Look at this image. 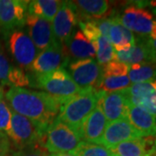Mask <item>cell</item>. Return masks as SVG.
<instances>
[{
	"label": "cell",
	"instance_id": "1",
	"mask_svg": "<svg viewBox=\"0 0 156 156\" xmlns=\"http://www.w3.org/2000/svg\"><path fill=\"white\" fill-rule=\"evenodd\" d=\"M5 97L12 111L46 129L56 120L65 101L46 92L32 91L14 86H11L6 92Z\"/></svg>",
	"mask_w": 156,
	"mask_h": 156
},
{
	"label": "cell",
	"instance_id": "2",
	"mask_svg": "<svg viewBox=\"0 0 156 156\" xmlns=\"http://www.w3.org/2000/svg\"><path fill=\"white\" fill-rule=\"evenodd\" d=\"M98 98L99 92L95 89H84L78 95L64 101L56 118L79 134L85 119L96 108Z\"/></svg>",
	"mask_w": 156,
	"mask_h": 156
},
{
	"label": "cell",
	"instance_id": "3",
	"mask_svg": "<svg viewBox=\"0 0 156 156\" xmlns=\"http://www.w3.org/2000/svg\"><path fill=\"white\" fill-rule=\"evenodd\" d=\"M46 130L37 122L12 111L11 125L6 134L16 149L19 150L36 145L44 147Z\"/></svg>",
	"mask_w": 156,
	"mask_h": 156
},
{
	"label": "cell",
	"instance_id": "4",
	"mask_svg": "<svg viewBox=\"0 0 156 156\" xmlns=\"http://www.w3.org/2000/svg\"><path fill=\"white\" fill-rule=\"evenodd\" d=\"M82 141L74 129L56 118L46 130L44 148L50 153H73Z\"/></svg>",
	"mask_w": 156,
	"mask_h": 156
},
{
	"label": "cell",
	"instance_id": "5",
	"mask_svg": "<svg viewBox=\"0 0 156 156\" xmlns=\"http://www.w3.org/2000/svg\"><path fill=\"white\" fill-rule=\"evenodd\" d=\"M37 83L38 88L45 90L46 93L63 100L78 95L84 89L79 87L62 68L37 76Z\"/></svg>",
	"mask_w": 156,
	"mask_h": 156
},
{
	"label": "cell",
	"instance_id": "6",
	"mask_svg": "<svg viewBox=\"0 0 156 156\" xmlns=\"http://www.w3.org/2000/svg\"><path fill=\"white\" fill-rule=\"evenodd\" d=\"M11 54L20 69H29L37 56V50L32 40L23 30H16L6 35Z\"/></svg>",
	"mask_w": 156,
	"mask_h": 156
},
{
	"label": "cell",
	"instance_id": "7",
	"mask_svg": "<svg viewBox=\"0 0 156 156\" xmlns=\"http://www.w3.org/2000/svg\"><path fill=\"white\" fill-rule=\"evenodd\" d=\"M30 1L0 0V31L7 35L25 24Z\"/></svg>",
	"mask_w": 156,
	"mask_h": 156
},
{
	"label": "cell",
	"instance_id": "8",
	"mask_svg": "<svg viewBox=\"0 0 156 156\" xmlns=\"http://www.w3.org/2000/svg\"><path fill=\"white\" fill-rule=\"evenodd\" d=\"M68 69L73 81L82 89H95L103 77L102 67L93 58L70 62Z\"/></svg>",
	"mask_w": 156,
	"mask_h": 156
},
{
	"label": "cell",
	"instance_id": "9",
	"mask_svg": "<svg viewBox=\"0 0 156 156\" xmlns=\"http://www.w3.org/2000/svg\"><path fill=\"white\" fill-rule=\"evenodd\" d=\"M69 60L64 56L62 45L56 42L48 49L38 54L32 62L30 69L37 76L52 72L68 66Z\"/></svg>",
	"mask_w": 156,
	"mask_h": 156
},
{
	"label": "cell",
	"instance_id": "10",
	"mask_svg": "<svg viewBox=\"0 0 156 156\" xmlns=\"http://www.w3.org/2000/svg\"><path fill=\"white\" fill-rule=\"evenodd\" d=\"M97 105L102 110L108 122L127 119L129 101L122 90L105 92L100 90Z\"/></svg>",
	"mask_w": 156,
	"mask_h": 156
},
{
	"label": "cell",
	"instance_id": "11",
	"mask_svg": "<svg viewBox=\"0 0 156 156\" xmlns=\"http://www.w3.org/2000/svg\"><path fill=\"white\" fill-rule=\"evenodd\" d=\"M76 6L70 1H62L52 23V31L54 37L62 44L73 33V30L78 23Z\"/></svg>",
	"mask_w": 156,
	"mask_h": 156
},
{
	"label": "cell",
	"instance_id": "12",
	"mask_svg": "<svg viewBox=\"0 0 156 156\" xmlns=\"http://www.w3.org/2000/svg\"><path fill=\"white\" fill-rule=\"evenodd\" d=\"M115 17L125 28L142 37L150 34L154 23L153 15L150 12L136 6H128L121 16Z\"/></svg>",
	"mask_w": 156,
	"mask_h": 156
},
{
	"label": "cell",
	"instance_id": "13",
	"mask_svg": "<svg viewBox=\"0 0 156 156\" xmlns=\"http://www.w3.org/2000/svg\"><path fill=\"white\" fill-rule=\"evenodd\" d=\"M140 138H142V136L130 124L128 119H121L107 125L99 144L110 148L123 141Z\"/></svg>",
	"mask_w": 156,
	"mask_h": 156
},
{
	"label": "cell",
	"instance_id": "14",
	"mask_svg": "<svg viewBox=\"0 0 156 156\" xmlns=\"http://www.w3.org/2000/svg\"><path fill=\"white\" fill-rule=\"evenodd\" d=\"M123 91L128 97L129 104L156 115V90L151 83H133Z\"/></svg>",
	"mask_w": 156,
	"mask_h": 156
},
{
	"label": "cell",
	"instance_id": "15",
	"mask_svg": "<svg viewBox=\"0 0 156 156\" xmlns=\"http://www.w3.org/2000/svg\"><path fill=\"white\" fill-rule=\"evenodd\" d=\"M25 24L28 27L29 37L38 50H46L57 42L54 37L52 26L47 20L27 14Z\"/></svg>",
	"mask_w": 156,
	"mask_h": 156
},
{
	"label": "cell",
	"instance_id": "16",
	"mask_svg": "<svg viewBox=\"0 0 156 156\" xmlns=\"http://www.w3.org/2000/svg\"><path fill=\"white\" fill-rule=\"evenodd\" d=\"M154 137L148 136L123 141L108 149L113 156H154L156 154Z\"/></svg>",
	"mask_w": 156,
	"mask_h": 156
},
{
	"label": "cell",
	"instance_id": "17",
	"mask_svg": "<svg viewBox=\"0 0 156 156\" xmlns=\"http://www.w3.org/2000/svg\"><path fill=\"white\" fill-rule=\"evenodd\" d=\"M62 51L69 60H81L93 58L95 56V50L92 43L82 32L76 30L62 44Z\"/></svg>",
	"mask_w": 156,
	"mask_h": 156
},
{
	"label": "cell",
	"instance_id": "18",
	"mask_svg": "<svg viewBox=\"0 0 156 156\" xmlns=\"http://www.w3.org/2000/svg\"><path fill=\"white\" fill-rule=\"evenodd\" d=\"M108 125V120L101 108L96 106L93 112L85 119L79 131L83 141L98 143Z\"/></svg>",
	"mask_w": 156,
	"mask_h": 156
},
{
	"label": "cell",
	"instance_id": "19",
	"mask_svg": "<svg viewBox=\"0 0 156 156\" xmlns=\"http://www.w3.org/2000/svg\"><path fill=\"white\" fill-rule=\"evenodd\" d=\"M127 119L142 137L156 136V116L139 107L129 105Z\"/></svg>",
	"mask_w": 156,
	"mask_h": 156
},
{
	"label": "cell",
	"instance_id": "20",
	"mask_svg": "<svg viewBox=\"0 0 156 156\" xmlns=\"http://www.w3.org/2000/svg\"><path fill=\"white\" fill-rule=\"evenodd\" d=\"M115 60L124 62L129 66L137 63H154L146 38L136 39L135 44L129 50L117 51Z\"/></svg>",
	"mask_w": 156,
	"mask_h": 156
},
{
	"label": "cell",
	"instance_id": "21",
	"mask_svg": "<svg viewBox=\"0 0 156 156\" xmlns=\"http://www.w3.org/2000/svg\"><path fill=\"white\" fill-rule=\"evenodd\" d=\"M76 6L78 17L92 20H99L104 18L109 11L108 1L105 0H79L73 1Z\"/></svg>",
	"mask_w": 156,
	"mask_h": 156
},
{
	"label": "cell",
	"instance_id": "22",
	"mask_svg": "<svg viewBox=\"0 0 156 156\" xmlns=\"http://www.w3.org/2000/svg\"><path fill=\"white\" fill-rule=\"evenodd\" d=\"M113 18L114 22L109 30L108 38L110 41L112 45H114V49L116 51L129 50L135 44V37L132 31L125 28L118 22L115 17H113Z\"/></svg>",
	"mask_w": 156,
	"mask_h": 156
},
{
	"label": "cell",
	"instance_id": "23",
	"mask_svg": "<svg viewBox=\"0 0 156 156\" xmlns=\"http://www.w3.org/2000/svg\"><path fill=\"white\" fill-rule=\"evenodd\" d=\"M62 1L56 0H34L30 1L28 14L43 18L50 22L59 11Z\"/></svg>",
	"mask_w": 156,
	"mask_h": 156
},
{
	"label": "cell",
	"instance_id": "24",
	"mask_svg": "<svg viewBox=\"0 0 156 156\" xmlns=\"http://www.w3.org/2000/svg\"><path fill=\"white\" fill-rule=\"evenodd\" d=\"M128 78L133 83H150L156 80V64H133L129 66Z\"/></svg>",
	"mask_w": 156,
	"mask_h": 156
},
{
	"label": "cell",
	"instance_id": "25",
	"mask_svg": "<svg viewBox=\"0 0 156 156\" xmlns=\"http://www.w3.org/2000/svg\"><path fill=\"white\" fill-rule=\"evenodd\" d=\"M92 44L95 50L97 62L101 66H104L108 62L115 60L116 52L108 37L101 36L95 42L92 43Z\"/></svg>",
	"mask_w": 156,
	"mask_h": 156
},
{
	"label": "cell",
	"instance_id": "26",
	"mask_svg": "<svg viewBox=\"0 0 156 156\" xmlns=\"http://www.w3.org/2000/svg\"><path fill=\"white\" fill-rule=\"evenodd\" d=\"M131 82L128 76H113V77H102L99 84L97 85L96 91H105V92H114L122 89H128L131 86Z\"/></svg>",
	"mask_w": 156,
	"mask_h": 156
},
{
	"label": "cell",
	"instance_id": "27",
	"mask_svg": "<svg viewBox=\"0 0 156 156\" xmlns=\"http://www.w3.org/2000/svg\"><path fill=\"white\" fill-rule=\"evenodd\" d=\"M72 154L75 156H113L106 147L87 141H82Z\"/></svg>",
	"mask_w": 156,
	"mask_h": 156
},
{
	"label": "cell",
	"instance_id": "28",
	"mask_svg": "<svg viewBox=\"0 0 156 156\" xmlns=\"http://www.w3.org/2000/svg\"><path fill=\"white\" fill-rule=\"evenodd\" d=\"M128 70L129 65L117 60H113L102 66V76L104 78L123 76H127Z\"/></svg>",
	"mask_w": 156,
	"mask_h": 156
},
{
	"label": "cell",
	"instance_id": "29",
	"mask_svg": "<svg viewBox=\"0 0 156 156\" xmlns=\"http://www.w3.org/2000/svg\"><path fill=\"white\" fill-rule=\"evenodd\" d=\"M8 82L10 85L11 84L12 86L18 88L30 85V79L28 78V76L23 71L22 69L17 67H13L11 69L8 76Z\"/></svg>",
	"mask_w": 156,
	"mask_h": 156
},
{
	"label": "cell",
	"instance_id": "30",
	"mask_svg": "<svg viewBox=\"0 0 156 156\" xmlns=\"http://www.w3.org/2000/svg\"><path fill=\"white\" fill-rule=\"evenodd\" d=\"M12 68L13 67L6 56L3 46L0 44V84L2 86L10 85L8 82V76Z\"/></svg>",
	"mask_w": 156,
	"mask_h": 156
},
{
	"label": "cell",
	"instance_id": "31",
	"mask_svg": "<svg viewBox=\"0 0 156 156\" xmlns=\"http://www.w3.org/2000/svg\"><path fill=\"white\" fill-rule=\"evenodd\" d=\"M79 26L82 30V32L87 37V39L91 43L95 42L101 37L99 30L95 24V20L86 21V22H79Z\"/></svg>",
	"mask_w": 156,
	"mask_h": 156
},
{
	"label": "cell",
	"instance_id": "32",
	"mask_svg": "<svg viewBox=\"0 0 156 156\" xmlns=\"http://www.w3.org/2000/svg\"><path fill=\"white\" fill-rule=\"evenodd\" d=\"M47 150L40 145L30 146L28 147L13 151L11 156H46Z\"/></svg>",
	"mask_w": 156,
	"mask_h": 156
},
{
	"label": "cell",
	"instance_id": "33",
	"mask_svg": "<svg viewBox=\"0 0 156 156\" xmlns=\"http://www.w3.org/2000/svg\"><path fill=\"white\" fill-rule=\"evenodd\" d=\"M11 119V111L7 106L5 101H0V130L7 133L10 128Z\"/></svg>",
	"mask_w": 156,
	"mask_h": 156
},
{
	"label": "cell",
	"instance_id": "34",
	"mask_svg": "<svg viewBox=\"0 0 156 156\" xmlns=\"http://www.w3.org/2000/svg\"><path fill=\"white\" fill-rule=\"evenodd\" d=\"M95 24L97 26V28L100 31L101 36L108 37V33H109V30L111 28V25L114 22V18L113 17L110 18H101L99 20H95Z\"/></svg>",
	"mask_w": 156,
	"mask_h": 156
},
{
	"label": "cell",
	"instance_id": "35",
	"mask_svg": "<svg viewBox=\"0 0 156 156\" xmlns=\"http://www.w3.org/2000/svg\"><path fill=\"white\" fill-rule=\"evenodd\" d=\"M10 140L5 132L0 134V156H5L10 152Z\"/></svg>",
	"mask_w": 156,
	"mask_h": 156
},
{
	"label": "cell",
	"instance_id": "36",
	"mask_svg": "<svg viewBox=\"0 0 156 156\" xmlns=\"http://www.w3.org/2000/svg\"><path fill=\"white\" fill-rule=\"evenodd\" d=\"M146 40H147V44L148 46V49L150 50L154 62L156 64V38H146Z\"/></svg>",
	"mask_w": 156,
	"mask_h": 156
},
{
	"label": "cell",
	"instance_id": "37",
	"mask_svg": "<svg viewBox=\"0 0 156 156\" xmlns=\"http://www.w3.org/2000/svg\"><path fill=\"white\" fill-rule=\"evenodd\" d=\"M46 156H75L72 153H48Z\"/></svg>",
	"mask_w": 156,
	"mask_h": 156
},
{
	"label": "cell",
	"instance_id": "38",
	"mask_svg": "<svg viewBox=\"0 0 156 156\" xmlns=\"http://www.w3.org/2000/svg\"><path fill=\"white\" fill-rule=\"evenodd\" d=\"M150 39H155L156 38V21H154L153 26H152V30L149 34V37Z\"/></svg>",
	"mask_w": 156,
	"mask_h": 156
},
{
	"label": "cell",
	"instance_id": "39",
	"mask_svg": "<svg viewBox=\"0 0 156 156\" xmlns=\"http://www.w3.org/2000/svg\"><path fill=\"white\" fill-rule=\"evenodd\" d=\"M4 99V89L2 87H0V101Z\"/></svg>",
	"mask_w": 156,
	"mask_h": 156
},
{
	"label": "cell",
	"instance_id": "40",
	"mask_svg": "<svg viewBox=\"0 0 156 156\" xmlns=\"http://www.w3.org/2000/svg\"><path fill=\"white\" fill-rule=\"evenodd\" d=\"M151 84L153 85V87L154 88V89L156 90V80L155 81H153V82H151Z\"/></svg>",
	"mask_w": 156,
	"mask_h": 156
},
{
	"label": "cell",
	"instance_id": "41",
	"mask_svg": "<svg viewBox=\"0 0 156 156\" xmlns=\"http://www.w3.org/2000/svg\"><path fill=\"white\" fill-rule=\"evenodd\" d=\"M154 143H155V147H156V136L154 137Z\"/></svg>",
	"mask_w": 156,
	"mask_h": 156
},
{
	"label": "cell",
	"instance_id": "42",
	"mask_svg": "<svg viewBox=\"0 0 156 156\" xmlns=\"http://www.w3.org/2000/svg\"><path fill=\"white\" fill-rule=\"evenodd\" d=\"M2 132H4V131H2V130H0V134H1Z\"/></svg>",
	"mask_w": 156,
	"mask_h": 156
},
{
	"label": "cell",
	"instance_id": "43",
	"mask_svg": "<svg viewBox=\"0 0 156 156\" xmlns=\"http://www.w3.org/2000/svg\"><path fill=\"white\" fill-rule=\"evenodd\" d=\"M5 156H11V154H8V155H5Z\"/></svg>",
	"mask_w": 156,
	"mask_h": 156
},
{
	"label": "cell",
	"instance_id": "44",
	"mask_svg": "<svg viewBox=\"0 0 156 156\" xmlns=\"http://www.w3.org/2000/svg\"><path fill=\"white\" fill-rule=\"evenodd\" d=\"M155 156H156V155H155Z\"/></svg>",
	"mask_w": 156,
	"mask_h": 156
}]
</instances>
